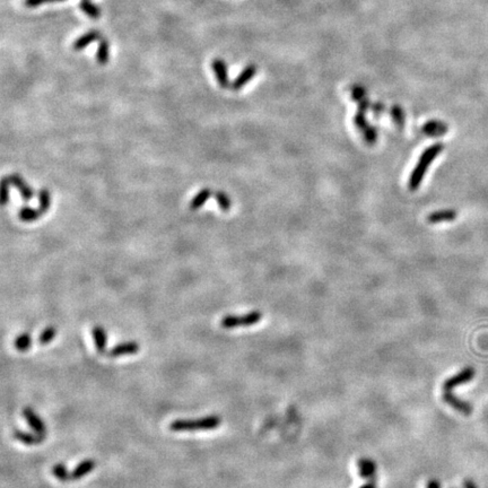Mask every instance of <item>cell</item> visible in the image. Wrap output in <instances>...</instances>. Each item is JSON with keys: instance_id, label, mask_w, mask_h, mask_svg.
<instances>
[{"instance_id": "obj_30", "label": "cell", "mask_w": 488, "mask_h": 488, "mask_svg": "<svg viewBox=\"0 0 488 488\" xmlns=\"http://www.w3.org/2000/svg\"><path fill=\"white\" fill-rule=\"evenodd\" d=\"M364 135V139L366 140L367 144L373 145L375 144L377 140V130L373 127V125H369L365 131H363Z\"/></svg>"}, {"instance_id": "obj_13", "label": "cell", "mask_w": 488, "mask_h": 488, "mask_svg": "<svg viewBox=\"0 0 488 488\" xmlns=\"http://www.w3.org/2000/svg\"><path fill=\"white\" fill-rule=\"evenodd\" d=\"M95 465H96V462L95 460L93 459H86L84 460V461H81L80 463L77 464V467L73 470V473H70V481L81 479L87 474L92 473L93 469L95 468Z\"/></svg>"}, {"instance_id": "obj_24", "label": "cell", "mask_w": 488, "mask_h": 488, "mask_svg": "<svg viewBox=\"0 0 488 488\" xmlns=\"http://www.w3.org/2000/svg\"><path fill=\"white\" fill-rule=\"evenodd\" d=\"M52 474L60 481H70V473H68L66 465L62 463H57L52 467Z\"/></svg>"}, {"instance_id": "obj_8", "label": "cell", "mask_w": 488, "mask_h": 488, "mask_svg": "<svg viewBox=\"0 0 488 488\" xmlns=\"http://www.w3.org/2000/svg\"><path fill=\"white\" fill-rule=\"evenodd\" d=\"M443 400L448 405L451 406L453 409L458 410L459 413H462L464 415H470L471 413H473V406L468 404L467 401H463V400L459 399L457 396H454L451 391H444Z\"/></svg>"}, {"instance_id": "obj_18", "label": "cell", "mask_w": 488, "mask_h": 488, "mask_svg": "<svg viewBox=\"0 0 488 488\" xmlns=\"http://www.w3.org/2000/svg\"><path fill=\"white\" fill-rule=\"evenodd\" d=\"M211 196V190L209 188H204L200 190L198 194H197L193 200L190 201V209L191 210H198L200 208L206 204V201L210 198Z\"/></svg>"}, {"instance_id": "obj_25", "label": "cell", "mask_w": 488, "mask_h": 488, "mask_svg": "<svg viewBox=\"0 0 488 488\" xmlns=\"http://www.w3.org/2000/svg\"><path fill=\"white\" fill-rule=\"evenodd\" d=\"M39 201H40V207H39L40 210L43 214H46L49 210V208H50V205H51V196H50V193H49L48 189L43 188V189L40 190Z\"/></svg>"}, {"instance_id": "obj_1", "label": "cell", "mask_w": 488, "mask_h": 488, "mask_svg": "<svg viewBox=\"0 0 488 488\" xmlns=\"http://www.w3.org/2000/svg\"><path fill=\"white\" fill-rule=\"evenodd\" d=\"M443 151H444V145L441 144V142H436V144L426 148V150L423 152V154H421L419 157L417 165H416L415 168L413 169V172H411L409 181H408V186L411 191H416L419 188L421 181H423L427 169H429L432 162L434 161Z\"/></svg>"}, {"instance_id": "obj_17", "label": "cell", "mask_w": 488, "mask_h": 488, "mask_svg": "<svg viewBox=\"0 0 488 488\" xmlns=\"http://www.w3.org/2000/svg\"><path fill=\"white\" fill-rule=\"evenodd\" d=\"M93 339H94L95 347L98 353L103 354L107 347V332L101 326H96L92 330Z\"/></svg>"}, {"instance_id": "obj_28", "label": "cell", "mask_w": 488, "mask_h": 488, "mask_svg": "<svg viewBox=\"0 0 488 488\" xmlns=\"http://www.w3.org/2000/svg\"><path fill=\"white\" fill-rule=\"evenodd\" d=\"M366 89L362 85H353L350 87V97L355 102H360L366 97Z\"/></svg>"}, {"instance_id": "obj_36", "label": "cell", "mask_w": 488, "mask_h": 488, "mask_svg": "<svg viewBox=\"0 0 488 488\" xmlns=\"http://www.w3.org/2000/svg\"><path fill=\"white\" fill-rule=\"evenodd\" d=\"M464 488H477V486L475 485V482L473 480L467 479L464 480Z\"/></svg>"}, {"instance_id": "obj_23", "label": "cell", "mask_w": 488, "mask_h": 488, "mask_svg": "<svg viewBox=\"0 0 488 488\" xmlns=\"http://www.w3.org/2000/svg\"><path fill=\"white\" fill-rule=\"evenodd\" d=\"M390 114H391L394 123H396L400 129H402L404 125H405V121H406L405 112H404L402 108L400 105H393L390 110Z\"/></svg>"}, {"instance_id": "obj_22", "label": "cell", "mask_w": 488, "mask_h": 488, "mask_svg": "<svg viewBox=\"0 0 488 488\" xmlns=\"http://www.w3.org/2000/svg\"><path fill=\"white\" fill-rule=\"evenodd\" d=\"M14 346L16 349L19 350V352H26V350H29L32 346V338L30 333L24 332L19 334V336L15 339Z\"/></svg>"}, {"instance_id": "obj_21", "label": "cell", "mask_w": 488, "mask_h": 488, "mask_svg": "<svg viewBox=\"0 0 488 488\" xmlns=\"http://www.w3.org/2000/svg\"><path fill=\"white\" fill-rule=\"evenodd\" d=\"M79 8L83 13H85L89 17L93 19H97L101 17V9L96 5L91 3L90 0H80Z\"/></svg>"}, {"instance_id": "obj_6", "label": "cell", "mask_w": 488, "mask_h": 488, "mask_svg": "<svg viewBox=\"0 0 488 488\" xmlns=\"http://www.w3.org/2000/svg\"><path fill=\"white\" fill-rule=\"evenodd\" d=\"M23 416L29 425L35 431L36 434L47 436V427L43 420L39 417V415L34 413V410L30 407L23 409Z\"/></svg>"}, {"instance_id": "obj_5", "label": "cell", "mask_w": 488, "mask_h": 488, "mask_svg": "<svg viewBox=\"0 0 488 488\" xmlns=\"http://www.w3.org/2000/svg\"><path fill=\"white\" fill-rule=\"evenodd\" d=\"M211 68L217 78V83L222 87V89H226V87L231 86V83H229V79H228L227 66L226 63H225L224 60L214 59L211 62Z\"/></svg>"}, {"instance_id": "obj_26", "label": "cell", "mask_w": 488, "mask_h": 488, "mask_svg": "<svg viewBox=\"0 0 488 488\" xmlns=\"http://www.w3.org/2000/svg\"><path fill=\"white\" fill-rule=\"evenodd\" d=\"M215 198L219 208H221L223 211H228L229 209H231L232 201L231 199H229L227 194L223 193V191H217V193L215 194Z\"/></svg>"}, {"instance_id": "obj_33", "label": "cell", "mask_w": 488, "mask_h": 488, "mask_svg": "<svg viewBox=\"0 0 488 488\" xmlns=\"http://www.w3.org/2000/svg\"><path fill=\"white\" fill-rule=\"evenodd\" d=\"M385 104L383 103H380V102H377V103H374V104H372V107H371V110H372V112L373 114H374L375 117H380L381 114L385 112Z\"/></svg>"}, {"instance_id": "obj_3", "label": "cell", "mask_w": 488, "mask_h": 488, "mask_svg": "<svg viewBox=\"0 0 488 488\" xmlns=\"http://www.w3.org/2000/svg\"><path fill=\"white\" fill-rule=\"evenodd\" d=\"M262 314L259 311H251L243 315H225L221 320V326L224 329H234L238 327H250L259 322Z\"/></svg>"}, {"instance_id": "obj_15", "label": "cell", "mask_w": 488, "mask_h": 488, "mask_svg": "<svg viewBox=\"0 0 488 488\" xmlns=\"http://www.w3.org/2000/svg\"><path fill=\"white\" fill-rule=\"evenodd\" d=\"M98 39H101V33L100 32L95 31V30L90 31V32L85 33V34H83L81 36H79L78 39L74 42L73 48H74V50H76V51H80V50H83V49H85L87 46H90L91 43H93Z\"/></svg>"}, {"instance_id": "obj_19", "label": "cell", "mask_w": 488, "mask_h": 488, "mask_svg": "<svg viewBox=\"0 0 488 488\" xmlns=\"http://www.w3.org/2000/svg\"><path fill=\"white\" fill-rule=\"evenodd\" d=\"M42 214L43 213L40 210V208L35 209V208L24 206L19 209L18 216L20 221L23 222H33V221H36V219H39Z\"/></svg>"}, {"instance_id": "obj_27", "label": "cell", "mask_w": 488, "mask_h": 488, "mask_svg": "<svg viewBox=\"0 0 488 488\" xmlns=\"http://www.w3.org/2000/svg\"><path fill=\"white\" fill-rule=\"evenodd\" d=\"M56 334H57V329L56 328L52 327V326L48 327L41 332L40 337H39V343L41 345H48L49 343L53 341L54 337H56Z\"/></svg>"}, {"instance_id": "obj_35", "label": "cell", "mask_w": 488, "mask_h": 488, "mask_svg": "<svg viewBox=\"0 0 488 488\" xmlns=\"http://www.w3.org/2000/svg\"><path fill=\"white\" fill-rule=\"evenodd\" d=\"M427 488H441V485L440 482L434 479V480H431L429 484H427Z\"/></svg>"}, {"instance_id": "obj_31", "label": "cell", "mask_w": 488, "mask_h": 488, "mask_svg": "<svg viewBox=\"0 0 488 488\" xmlns=\"http://www.w3.org/2000/svg\"><path fill=\"white\" fill-rule=\"evenodd\" d=\"M9 181L8 179H3L2 181V204L3 206L5 205H7L8 204V201H9V194H10V190H9Z\"/></svg>"}, {"instance_id": "obj_12", "label": "cell", "mask_w": 488, "mask_h": 488, "mask_svg": "<svg viewBox=\"0 0 488 488\" xmlns=\"http://www.w3.org/2000/svg\"><path fill=\"white\" fill-rule=\"evenodd\" d=\"M421 131L429 137H442L449 131V127L445 122L438 121V120H431V121L426 122Z\"/></svg>"}, {"instance_id": "obj_7", "label": "cell", "mask_w": 488, "mask_h": 488, "mask_svg": "<svg viewBox=\"0 0 488 488\" xmlns=\"http://www.w3.org/2000/svg\"><path fill=\"white\" fill-rule=\"evenodd\" d=\"M139 344L137 342H125L121 343L111 348L108 352L109 357L116 358L120 357V356H125V355H135L138 353L139 350Z\"/></svg>"}, {"instance_id": "obj_10", "label": "cell", "mask_w": 488, "mask_h": 488, "mask_svg": "<svg viewBox=\"0 0 488 488\" xmlns=\"http://www.w3.org/2000/svg\"><path fill=\"white\" fill-rule=\"evenodd\" d=\"M8 181H9V183L14 185L16 189H17L19 191V194L22 196V198H23L24 201H30L32 198H33V196H34V193H33V190L31 186L29 184H26V182L24 181V179L20 177V175L18 174H13V175H10L9 178H7Z\"/></svg>"}, {"instance_id": "obj_37", "label": "cell", "mask_w": 488, "mask_h": 488, "mask_svg": "<svg viewBox=\"0 0 488 488\" xmlns=\"http://www.w3.org/2000/svg\"><path fill=\"white\" fill-rule=\"evenodd\" d=\"M360 488H376V481H367L366 484Z\"/></svg>"}, {"instance_id": "obj_29", "label": "cell", "mask_w": 488, "mask_h": 488, "mask_svg": "<svg viewBox=\"0 0 488 488\" xmlns=\"http://www.w3.org/2000/svg\"><path fill=\"white\" fill-rule=\"evenodd\" d=\"M354 123L356 127H357V129L359 131H362V133H363V131H365L367 129V127H369V123H367V120L365 118V113L363 112H358L355 114V117H354Z\"/></svg>"}, {"instance_id": "obj_14", "label": "cell", "mask_w": 488, "mask_h": 488, "mask_svg": "<svg viewBox=\"0 0 488 488\" xmlns=\"http://www.w3.org/2000/svg\"><path fill=\"white\" fill-rule=\"evenodd\" d=\"M458 213L454 209H443L430 214L427 216V222L431 224L443 223V222H452L457 218Z\"/></svg>"}, {"instance_id": "obj_9", "label": "cell", "mask_w": 488, "mask_h": 488, "mask_svg": "<svg viewBox=\"0 0 488 488\" xmlns=\"http://www.w3.org/2000/svg\"><path fill=\"white\" fill-rule=\"evenodd\" d=\"M257 74V66L256 65H249L241 71L240 75L235 78L232 83L231 87L233 91H240L242 87H244L249 81L254 77Z\"/></svg>"}, {"instance_id": "obj_20", "label": "cell", "mask_w": 488, "mask_h": 488, "mask_svg": "<svg viewBox=\"0 0 488 488\" xmlns=\"http://www.w3.org/2000/svg\"><path fill=\"white\" fill-rule=\"evenodd\" d=\"M96 60L100 65H107L110 60V42L101 39L96 51Z\"/></svg>"}, {"instance_id": "obj_11", "label": "cell", "mask_w": 488, "mask_h": 488, "mask_svg": "<svg viewBox=\"0 0 488 488\" xmlns=\"http://www.w3.org/2000/svg\"><path fill=\"white\" fill-rule=\"evenodd\" d=\"M359 476L369 481H376V464L371 459L362 458L357 462Z\"/></svg>"}, {"instance_id": "obj_4", "label": "cell", "mask_w": 488, "mask_h": 488, "mask_svg": "<svg viewBox=\"0 0 488 488\" xmlns=\"http://www.w3.org/2000/svg\"><path fill=\"white\" fill-rule=\"evenodd\" d=\"M475 376V370L473 367H465L464 370H462L458 374H456L452 377H449L445 382L443 383V389L444 391H451L452 389H454L458 386L464 385V383L470 382L474 379Z\"/></svg>"}, {"instance_id": "obj_16", "label": "cell", "mask_w": 488, "mask_h": 488, "mask_svg": "<svg viewBox=\"0 0 488 488\" xmlns=\"http://www.w3.org/2000/svg\"><path fill=\"white\" fill-rule=\"evenodd\" d=\"M14 437L19 442L26 444V445H36L40 444L45 440L46 436L39 434H31V433H26L23 431H14Z\"/></svg>"}, {"instance_id": "obj_2", "label": "cell", "mask_w": 488, "mask_h": 488, "mask_svg": "<svg viewBox=\"0 0 488 488\" xmlns=\"http://www.w3.org/2000/svg\"><path fill=\"white\" fill-rule=\"evenodd\" d=\"M221 423L222 419L219 416L210 415L198 419H177L169 424V430L173 432L209 431L217 429Z\"/></svg>"}, {"instance_id": "obj_32", "label": "cell", "mask_w": 488, "mask_h": 488, "mask_svg": "<svg viewBox=\"0 0 488 488\" xmlns=\"http://www.w3.org/2000/svg\"><path fill=\"white\" fill-rule=\"evenodd\" d=\"M60 2H65V0H25V2H24V5H25L26 7L33 8V7H37V6H40V5H43V4H49V3H60Z\"/></svg>"}, {"instance_id": "obj_34", "label": "cell", "mask_w": 488, "mask_h": 488, "mask_svg": "<svg viewBox=\"0 0 488 488\" xmlns=\"http://www.w3.org/2000/svg\"><path fill=\"white\" fill-rule=\"evenodd\" d=\"M372 107V103L371 101L369 100V98H364V100H362L360 102H358V112H363V113H366L367 110H370Z\"/></svg>"}]
</instances>
